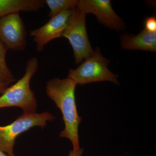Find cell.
Instances as JSON below:
<instances>
[{"label": "cell", "mask_w": 156, "mask_h": 156, "mask_svg": "<svg viewBox=\"0 0 156 156\" xmlns=\"http://www.w3.org/2000/svg\"><path fill=\"white\" fill-rule=\"evenodd\" d=\"M25 25L19 13L0 18V40L8 50L23 51L27 45Z\"/></svg>", "instance_id": "cell-6"}, {"label": "cell", "mask_w": 156, "mask_h": 156, "mask_svg": "<svg viewBox=\"0 0 156 156\" xmlns=\"http://www.w3.org/2000/svg\"><path fill=\"white\" fill-rule=\"evenodd\" d=\"M109 61L104 57L98 48L91 56L82 62L76 69H70L68 78L76 85L109 81L119 85L118 76L108 69Z\"/></svg>", "instance_id": "cell-3"}, {"label": "cell", "mask_w": 156, "mask_h": 156, "mask_svg": "<svg viewBox=\"0 0 156 156\" xmlns=\"http://www.w3.org/2000/svg\"><path fill=\"white\" fill-rule=\"evenodd\" d=\"M76 84L67 78H53L46 83V93L61 111L65 128L59 134L68 138L73 146V150L80 148L78 129L82 118L78 115L75 98Z\"/></svg>", "instance_id": "cell-1"}, {"label": "cell", "mask_w": 156, "mask_h": 156, "mask_svg": "<svg viewBox=\"0 0 156 156\" xmlns=\"http://www.w3.org/2000/svg\"><path fill=\"white\" fill-rule=\"evenodd\" d=\"M8 49L0 40V82L10 84L16 80L6 64L5 56Z\"/></svg>", "instance_id": "cell-12"}, {"label": "cell", "mask_w": 156, "mask_h": 156, "mask_svg": "<svg viewBox=\"0 0 156 156\" xmlns=\"http://www.w3.org/2000/svg\"><path fill=\"white\" fill-rule=\"evenodd\" d=\"M45 4L42 0H0V18L20 11H37Z\"/></svg>", "instance_id": "cell-10"}, {"label": "cell", "mask_w": 156, "mask_h": 156, "mask_svg": "<svg viewBox=\"0 0 156 156\" xmlns=\"http://www.w3.org/2000/svg\"><path fill=\"white\" fill-rule=\"evenodd\" d=\"M0 156H9L8 155L6 154L5 153L3 152L2 151L0 150Z\"/></svg>", "instance_id": "cell-16"}, {"label": "cell", "mask_w": 156, "mask_h": 156, "mask_svg": "<svg viewBox=\"0 0 156 156\" xmlns=\"http://www.w3.org/2000/svg\"><path fill=\"white\" fill-rule=\"evenodd\" d=\"M77 7L84 14H94L100 23L105 27L120 31L126 27L125 23L118 16L109 0H80Z\"/></svg>", "instance_id": "cell-7"}, {"label": "cell", "mask_w": 156, "mask_h": 156, "mask_svg": "<svg viewBox=\"0 0 156 156\" xmlns=\"http://www.w3.org/2000/svg\"><path fill=\"white\" fill-rule=\"evenodd\" d=\"M123 49L156 52V32H150L144 29L136 35L125 34L121 37Z\"/></svg>", "instance_id": "cell-9"}, {"label": "cell", "mask_w": 156, "mask_h": 156, "mask_svg": "<svg viewBox=\"0 0 156 156\" xmlns=\"http://www.w3.org/2000/svg\"><path fill=\"white\" fill-rule=\"evenodd\" d=\"M86 15L77 7L73 9L62 35L69 41L77 64L91 56L94 51L87 35Z\"/></svg>", "instance_id": "cell-5"}, {"label": "cell", "mask_w": 156, "mask_h": 156, "mask_svg": "<svg viewBox=\"0 0 156 156\" xmlns=\"http://www.w3.org/2000/svg\"><path fill=\"white\" fill-rule=\"evenodd\" d=\"M9 83L0 82V94H2L6 89L9 87Z\"/></svg>", "instance_id": "cell-15"}, {"label": "cell", "mask_w": 156, "mask_h": 156, "mask_svg": "<svg viewBox=\"0 0 156 156\" xmlns=\"http://www.w3.org/2000/svg\"><path fill=\"white\" fill-rule=\"evenodd\" d=\"M38 66V61L36 57L29 59L23 76L14 85L8 87L0 97V108L19 107L25 113H36L37 101L30 89V83Z\"/></svg>", "instance_id": "cell-2"}, {"label": "cell", "mask_w": 156, "mask_h": 156, "mask_svg": "<svg viewBox=\"0 0 156 156\" xmlns=\"http://www.w3.org/2000/svg\"><path fill=\"white\" fill-rule=\"evenodd\" d=\"M50 9L49 16L52 17L66 10H71L77 5L78 0H46Z\"/></svg>", "instance_id": "cell-11"}, {"label": "cell", "mask_w": 156, "mask_h": 156, "mask_svg": "<svg viewBox=\"0 0 156 156\" xmlns=\"http://www.w3.org/2000/svg\"><path fill=\"white\" fill-rule=\"evenodd\" d=\"M72 11V9L62 11L41 27L30 30V34L33 38L37 51L41 52L49 42L62 37Z\"/></svg>", "instance_id": "cell-8"}, {"label": "cell", "mask_w": 156, "mask_h": 156, "mask_svg": "<svg viewBox=\"0 0 156 156\" xmlns=\"http://www.w3.org/2000/svg\"><path fill=\"white\" fill-rule=\"evenodd\" d=\"M83 152V149L80 148L76 150H73L70 151L69 156H82Z\"/></svg>", "instance_id": "cell-14"}, {"label": "cell", "mask_w": 156, "mask_h": 156, "mask_svg": "<svg viewBox=\"0 0 156 156\" xmlns=\"http://www.w3.org/2000/svg\"><path fill=\"white\" fill-rule=\"evenodd\" d=\"M55 117L49 112L23 113L10 125L0 126V150L9 156H15L13 148L18 135L35 126H40L43 129L47 126V122L53 121Z\"/></svg>", "instance_id": "cell-4"}, {"label": "cell", "mask_w": 156, "mask_h": 156, "mask_svg": "<svg viewBox=\"0 0 156 156\" xmlns=\"http://www.w3.org/2000/svg\"><path fill=\"white\" fill-rule=\"evenodd\" d=\"M144 29L150 32H156V18L154 16L147 17L144 20Z\"/></svg>", "instance_id": "cell-13"}]
</instances>
